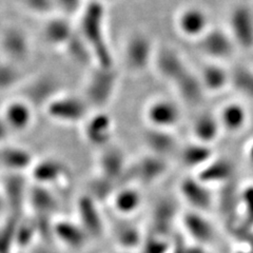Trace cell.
Masks as SVG:
<instances>
[{
	"label": "cell",
	"instance_id": "277c9868",
	"mask_svg": "<svg viewBox=\"0 0 253 253\" xmlns=\"http://www.w3.org/2000/svg\"><path fill=\"white\" fill-rule=\"evenodd\" d=\"M200 47L212 61L223 62L231 58L237 46L228 30L211 28L207 34L199 41Z\"/></svg>",
	"mask_w": 253,
	"mask_h": 253
},
{
	"label": "cell",
	"instance_id": "52a82bcc",
	"mask_svg": "<svg viewBox=\"0 0 253 253\" xmlns=\"http://www.w3.org/2000/svg\"><path fill=\"white\" fill-rule=\"evenodd\" d=\"M84 134L86 141L98 148L109 146L112 137V123L104 115H98L85 122Z\"/></svg>",
	"mask_w": 253,
	"mask_h": 253
},
{
	"label": "cell",
	"instance_id": "8fae6325",
	"mask_svg": "<svg viewBox=\"0 0 253 253\" xmlns=\"http://www.w3.org/2000/svg\"><path fill=\"white\" fill-rule=\"evenodd\" d=\"M54 234L65 246L72 249H81L85 246L89 239V234L84 229L76 223H71L67 220H60L54 225Z\"/></svg>",
	"mask_w": 253,
	"mask_h": 253
},
{
	"label": "cell",
	"instance_id": "ba28073f",
	"mask_svg": "<svg viewBox=\"0 0 253 253\" xmlns=\"http://www.w3.org/2000/svg\"><path fill=\"white\" fill-rule=\"evenodd\" d=\"M180 193L185 201L191 205L195 211L209 208L211 204V194L207 185L199 178H186L180 184Z\"/></svg>",
	"mask_w": 253,
	"mask_h": 253
},
{
	"label": "cell",
	"instance_id": "4fadbf2b",
	"mask_svg": "<svg viewBox=\"0 0 253 253\" xmlns=\"http://www.w3.org/2000/svg\"><path fill=\"white\" fill-rule=\"evenodd\" d=\"M142 204V196L135 187L126 186L112 194V205L117 213L129 216L136 213Z\"/></svg>",
	"mask_w": 253,
	"mask_h": 253
},
{
	"label": "cell",
	"instance_id": "603a6c76",
	"mask_svg": "<svg viewBox=\"0 0 253 253\" xmlns=\"http://www.w3.org/2000/svg\"><path fill=\"white\" fill-rule=\"evenodd\" d=\"M10 133L11 131L9 129V126H6L3 120H0V145L4 144L6 139L9 138Z\"/></svg>",
	"mask_w": 253,
	"mask_h": 253
},
{
	"label": "cell",
	"instance_id": "5bb4252c",
	"mask_svg": "<svg viewBox=\"0 0 253 253\" xmlns=\"http://www.w3.org/2000/svg\"><path fill=\"white\" fill-rule=\"evenodd\" d=\"M65 167L57 160H43L42 162L34 163L31 168L32 175L42 187L59 181L65 176Z\"/></svg>",
	"mask_w": 253,
	"mask_h": 253
},
{
	"label": "cell",
	"instance_id": "44dd1931",
	"mask_svg": "<svg viewBox=\"0 0 253 253\" xmlns=\"http://www.w3.org/2000/svg\"><path fill=\"white\" fill-rule=\"evenodd\" d=\"M185 227L188 232L199 241H208L212 236L211 225L205 218H202L199 213H190L185 217Z\"/></svg>",
	"mask_w": 253,
	"mask_h": 253
},
{
	"label": "cell",
	"instance_id": "6da1fadb",
	"mask_svg": "<svg viewBox=\"0 0 253 253\" xmlns=\"http://www.w3.org/2000/svg\"><path fill=\"white\" fill-rule=\"evenodd\" d=\"M175 28L179 35L199 42L212 28L208 12L200 5H186L177 12Z\"/></svg>",
	"mask_w": 253,
	"mask_h": 253
},
{
	"label": "cell",
	"instance_id": "30bf717a",
	"mask_svg": "<svg viewBox=\"0 0 253 253\" xmlns=\"http://www.w3.org/2000/svg\"><path fill=\"white\" fill-rule=\"evenodd\" d=\"M33 111L22 101H15L4 109L2 120L11 132L27 131L33 123Z\"/></svg>",
	"mask_w": 253,
	"mask_h": 253
},
{
	"label": "cell",
	"instance_id": "7c38bea8",
	"mask_svg": "<svg viewBox=\"0 0 253 253\" xmlns=\"http://www.w3.org/2000/svg\"><path fill=\"white\" fill-rule=\"evenodd\" d=\"M221 131V126L217 115L210 113H202L195 118L192 125V133L195 141L205 145H211Z\"/></svg>",
	"mask_w": 253,
	"mask_h": 253
},
{
	"label": "cell",
	"instance_id": "cb8c5ba5",
	"mask_svg": "<svg viewBox=\"0 0 253 253\" xmlns=\"http://www.w3.org/2000/svg\"><path fill=\"white\" fill-rule=\"evenodd\" d=\"M247 156H248V160L249 162L252 164L253 166V141L250 142V145L248 146V149H247Z\"/></svg>",
	"mask_w": 253,
	"mask_h": 253
},
{
	"label": "cell",
	"instance_id": "3957f363",
	"mask_svg": "<svg viewBox=\"0 0 253 253\" xmlns=\"http://www.w3.org/2000/svg\"><path fill=\"white\" fill-rule=\"evenodd\" d=\"M229 33L237 49H253V10L246 4H237L229 16Z\"/></svg>",
	"mask_w": 253,
	"mask_h": 253
},
{
	"label": "cell",
	"instance_id": "7402d4cb",
	"mask_svg": "<svg viewBox=\"0 0 253 253\" xmlns=\"http://www.w3.org/2000/svg\"><path fill=\"white\" fill-rule=\"evenodd\" d=\"M123 230L121 232H116V241L122 245L125 249H131L133 247L140 246L144 242V237H141L137 229L133 226L122 227Z\"/></svg>",
	"mask_w": 253,
	"mask_h": 253
},
{
	"label": "cell",
	"instance_id": "8992f818",
	"mask_svg": "<svg viewBox=\"0 0 253 253\" xmlns=\"http://www.w3.org/2000/svg\"><path fill=\"white\" fill-rule=\"evenodd\" d=\"M221 130L229 133H239L248 124V109L244 104L236 100L228 101L220 108L217 114Z\"/></svg>",
	"mask_w": 253,
	"mask_h": 253
},
{
	"label": "cell",
	"instance_id": "d6986e66",
	"mask_svg": "<svg viewBox=\"0 0 253 253\" xmlns=\"http://www.w3.org/2000/svg\"><path fill=\"white\" fill-rule=\"evenodd\" d=\"M180 158L187 167L191 168H203L211 162L212 153L210 151V146L202 144L199 141H194L185 146L180 150Z\"/></svg>",
	"mask_w": 253,
	"mask_h": 253
},
{
	"label": "cell",
	"instance_id": "5b68a950",
	"mask_svg": "<svg viewBox=\"0 0 253 253\" xmlns=\"http://www.w3.org/2000/svg\"><path fill=\"white\" fill-rule=\"evenodd\" d=\"M197 76L206 93L216 94L231 84V71L228 70L223 62L211 60L203 67Z\"/></svg>",
	"mask_w": 253,
	"mask_h": 253
},
{
	"label": "cell",
	"instance_id": "ac0fdd59",
	"mask_svg": "<svg viewBox=\"0 0 253 253\" xmlns=\"http://www.w3.org/2000/svg\"><path fill=\"white\" fill-rule=\"evenodd\" d=\"M149 153L165 157L177 149V142L170 131L152 129L146 138Z\"/></svg>",
	"mask_w": 253,
	"mask_h": 253
},
{
	"label": "cell",
	"instance_id": "e0dca14e",
	"mask_svg": "<svg viewBox=\"0 0 253 253\" xmlns=\"http://www.w3.org/2000/svg\"><path fill=\"white\" fill-rule=\"evenodd\" d=\"M34 161L30 153L20 148L5 147L0 152V166L12 172H20L32 168Z\"/></svg>",
	"mask_w": 253,
	"mask_h": 253
},
{
	"label": "cell",
	"instance_id": "ffe728a7",
	"mask_svg": "<svg viewBox=\"0 0 253 253\" xmlns=\"http://www.w3.org/2000/svg\"><path fill=\"white\" fill-rule=\"evenodd\" d=\"M232 165L226 160H212L203 167L199 173V178L207 185L209 181H224L232 175Z\"/></svg>",
	"mask_w": 253,
	"mask_h": 253
},
{
	"label": "cell",
	"instance_id": "9c48e42d",
	"mask_svg": "<svg viewBox=\"0 0 253 253\" xmlns=\"http://www.w3.org/2000/svg\"><path fill=\"white\" fill-rule=\"evenodd\" d=\"M167 170V158L149 153L145 157H141L135 164V178L145 183H154L161 179Z\"/></svg>",
	"mask_w": 253,
	"mask_h": 253
},
{
	"label": "cell",
	"instance_id": "7a4b0ae2",
	"mask_svg": "<svg viewBox=\"0 0 253 253\" xmlns=\"http://www.w3.org/2000/svg\"><path fill=\"white\" fill-rule=\"evenodd\" d=\"M145 118L150 128L171 131L181 121V110L175 101L157 98L147 105Z\"/></svg>",
	"mask_w": 253,
	"mask_h": 253
},
{
	"label": "cell",
	"instance_id": "9a60e30c",
	"mask_svg": "<svg viewBox=\"0 0 253 253\" xmlns=\"http://www.w3.org/2000/svg\"><path fill=\"white\" fill-rule=\"evenodd\" d=\"M98 168L102 177L112 180L113 178H116L115 176H120L124 171H126L128 165L121 151H118L117 149L109 150L108 147H106L105 151L100 154Z\"/></svg>",
	"mask_w": 253,
	"mask_h": 253
},
{
	"label": "cell",
	"instance_id": "2e32d148",
	"mask_svg": "<svg viewBox=\"0 0 253 253\" xmlns=\"http://www.w3.org/2000/svg\"><path fill=\"white\" fill-rule=\"evenodd\" d=\"M49 114L53 120L65 124H73L85 121L84 105H82L79 101L72 99L68 100V105L65 100L60 101L59 104L52 105L49 110Z\"/></svg>",
	"mask_w": 253,
	"mask_h": 253
}]
</instances>
